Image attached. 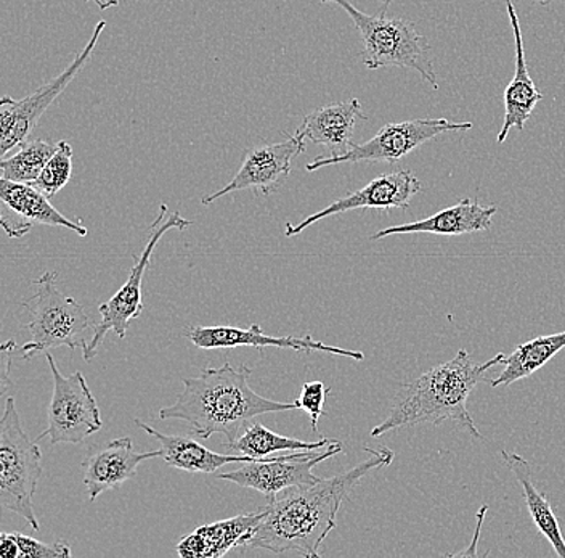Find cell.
I'll list each match as a JSON object with an SVG mask.
<instances>
[{
	"label": "cell",
	"instance_id": "6da1fadb",
	"mask_svg": "<svg viewBox=\"0 0 565 558\" xmlns=\"http://www.w3.org/2000/svg\"><path fill=\"white\" fill-rule=\"evenodd\" d=\"M365 461L341 475L320 478L309 486L288 487L268 499L265 517L246 547L320 557L318 549L335 528V517L345 497L370 472L394 461V451L388 448H365Z\"/></svg>",
	"mask_w": 565,
	"mask_h": 558
},
{
	"label": "cell",
	"instance_id": "7a4b0ae2",
	"mask_svg": "<svg viewBox=\"0 0 565 558\" xmlns=\"http://www.w3.org/2000/svg\"><path fill=\"white\" fill-rule=\"evenodd\" d=\"M250 376L253 370L245 364L238 369L228 362L218 369H203L201 376L182 380L183 391L174 404L159 411V419L182 420L203 440L224 434L233 443L256 417L298 409L296 401H271L257 394L250 388Z\"/></svg>",
	"mask_w": 565,
	"mask_h": 558
},
{
	"label": "cell",
	"instance_id": "3957f363",
	"mask_svg": "<svg viewBox=\"0 0 565 558\" xmlns=\"http://www.w3.org/2000/svg\"><path fill=\"white\" fill-rule=\"evenodd\" d=\"M504 359L507 356L500 352L487 362L475 364L466 349H459L454 359L439 364L406 385L391 414L371 430V436H383L392 430L408 429L423 423L440 425L451 420L468 430L472 436L482 438L475 419L469 414L468 399L486 373L494 366H503Z\"/></svg>",
	"mask_w": 565,
	"mask_h": 558
},
{
	"label": "cell",
	"instance_id": "277c9868",
	"mask_svg": "<svg viewBox=\"0 0 565 558\" xmlns=\"http://www.w3.org/2000/svg\"><path fill=\"white\" fill-rule=\"evenodd\" d=\"M323 3H334L341 7L359 30L362 36V56L369 70L398 69L413 70L419 73L426 83L439 90L436 70L430 60V45L423 34L418 33L412 21L391 19L386 12L380 15H369L356 9L351 0H320Z\"/></svg>",
	"mask_w": 565,
	"mask_h": 558
},
{
	"label": "cell",
	"instance_id": "5b68a950",
	"mask_svg": "<svg viewBox=\"0 0 565 558\" xmlns=\"http://www.w3.org/2000/svg\"><path fill=\"white\" fill-rule=\"evenodd\" d=\"M56 278L55 272H44L34 281V295L23 303L31 316L26 324L31 340L20 349L23 359L47 355L60 346L76 351L77 346L83 348L88 341L84 338L90 328L86 310L76 299L60 292Z\"/></svg>",
	"mask_w": 565,
	"mask_h": 558
},
{
	"label": "cell",
	"instance_id": "8992f818",
	"mask_svg": "<svg viewBox=\"0 0 565 558\" xmlns=\"http://www.w3.org/2000/svg\"><path fill=\"white\" fill-rule=\"evenodd\" d=\"M42 452L21 425L15 398H7L0 420V505L39 531L34 494L42 475Z\"/></svg>",
	"mask_w": 565,
	"mask_h": 558
},
{
	"label": "cell",
	"instance_id": "52a82bcc",
	"mask_svg": "<svg viewBox=\"0 0 565 558\" xmlns=\"http://www.w3.org/2000/svg\"><path fill=\"white\" fill-rule=\"evenodd\" d=\"M169 208L166 204L159 207L158 218L151 224L150 236H148L147 245L141 250V254L137 257L136 264L130 270L129 277L126 284L116 292L115 296L98 306L100 313V323L95 325L94 335L90 340L83 346V356L86 360H92L97 356L98 348L104 343L106 335L109 331L118 335L121 340L126 338L127 328H129L130 320L137 319L143 309V302H141V281H143L145 272L150 266L151 256L157 250L159 240L162 239L172 229H186L193 224L190 219H185L182 214L168 213Z\"/></svg>",
	"mask_w": 565,
	"mask_h": 558
},
{
	"label": "cell",
	"instance_id": "ba28073f",
	"mask_svg": "<svg viewBox=\"0 0 565 558\" xmlns=\"http://www.w3.org/2000/svg\"><path fill=\"white\" fill-rule=\"evenodd\" d=\"M47 362L51 366L53 379L52 399L47 412L49 425L35 441L39 443L49 436L52 446L84 443L92 434L104 429L97 401L83 372L76 370L71 376H63L52 352H47Z\"/></svg>",
	"mask_w": 565,
	"mask_h": 558
},
{
	"label": "cell",
	"instance_id": "9c48e42d",
	"mask_svg": "<svg viewBox=\"0 0 565 558\" xmlns=\"http://www.w3.org/2000/svg\"><path fill=\"white\" fill-rule=\"evenodd\" d=\"M469 129H472V123H454L445 118L388 123L381 127L376 136L371 137L369 143L353 144L351 150L341 157L313 158L306 169L313 172L324 166L341 165V162H391V165H395L416 148L436 139L440 134Z\"/></svg>",
	"mask_w": 565,
	"mask_h": 558
},
{
	"label": "cell",
	"instance_id": "30bf717a",
	"mask_svg": "<svg viewBox=\"0 0 565 558\" xmlns=\"http://www.w3.org/2000/svg\"><path fill=\"white\" fill-rule=\"evenodd\" d=\"M105 28L106 21H98L84 51L73 60L65 72L53 77L51 83L44 84L21 101H13L9 95H3L0 101V155L2 157H6L13 148H18V145L26 143L41 116L65 92L71 81L77 76V73L84 69L88 59L94 54Z\"/></svg>",
	"mask_w": 565,
	"mask_h": 558
},
{
	"label": "cell",
	"instance_id": "8fae6325",
	"mask_svg": "<svg viewBox=\"0 0 565 558\" xmlns=\"http://www.w3.org/2000/svg\"><path fill=\"white\" fill-rule=\"evenodd\" d=\"M341 451L342 444L334 440L327 451H298L288 455H270L263 461L246 462L243 467L232 472L221 473L218 478L259 491L271 499L288 487L309 486L317 483L320 478L313 473V468Z\"/></svg>",
	"mask_w": 565,
	"mask_h": 558
},
{
	"label": "cell",
	"instance_id": "7c38bea8",
	"mask_svg": "<svg viewBox=\"0 0 565 558\" xmlns=\"http://www.w3.org/2000/svg\"><path fill=\"white\" fill-rule=\"evenodd\" d=\"M303 151H306V137L300 136L299 133L286 137L282 143L249 148L235 178L230 180L224 189L204 197L201 203L211 204L212 201L230 193L242 192V190H254L263 196L275 192L282 180L291 175L292 160Z\"/></svg>",
	"mask_w": 565,
	"mask_h": 558
},
{
	"label": "cell",
	"instance_id": "4fadbf2b",
	"mask_svg": "<svg viewBox=\"0 0 565 558\" xmlns=\"http://www.w3.org/2000/svg\"><path fill=\"white\" fill-rule=\"evenodd\" d=\"M419 192H422V182L409 169L388 172V175L371 180L362 189L334 200L330 207L318 211L316 214H310L309 218L302 219L298 224L286 222L285 236L302 234L307 228L317 224L321 219L360 210V208H377V210L398 208V210H408L409 200Z\"/></svg>",
	"mask_w": 565,
	"mask_h": 558
},
{
	"label": "cell",
	"instance_id": "5bb4252c",
	"mask_svg": "<svg viewBox=\"0 0 565 558\" xmlns=\"http://www.w3.org/2000/svg\"><path fill=\"white\" fill-rule=\"evenodd\" d=\"M0 224L10 239H21L31 232L34 225L68 229L79 236L88 234L83 222L73 221L60 213L49 197L31 183L0 179Z\"/></svg>",
	"mask_w": 565,
	"mask_h": 558
},
{
	"label": "cell",
	"instance_id": "9a60e30c",
	"mask_svg": "<svg viewBox=\"0 0 565 558\" xmlns=\"http://www.w3.org/2000/svg\"><path fill=\"white\" fill-rule=\"evenodd\" d=\"M189 340L196 348L207 349V351L250 346V348L259 349L285 348L299 352H328V355L344 356V358L353 360L365 359L362 351H351V349L327 345V343L313 340L310 335H306V337H270V335L264 334L259 324L249 325V328L228 327V325L190 327Z\"/></svg>",
	"mask_w": 565,
	"mask_h": 558
},
{
	"label": "cell",
	"instance_id": "2e32d148",
	"mask_svg": "<svg viewBox=\"0 0 565 558\" xmlns=\"http://www.w3.org/2000/svg\"><path fill=\"white\" fill-rule=\"evenodd\" d=\"M161 457V450L137 452L134 450L132 438H118L109 441L104 448L88 451L84 461V486L90 501L97 499L106 491L115 489L129 482L137 473L141 462Z\"/></svg>",
	"mask_w": 565,
	"mask_h": 558
},
{
	"label": "cell",
	"instance_id": "e0dca14e",
	"mask_svg": "<svg viewBox=\"0 0 565 558\" xmlns=\"http://www.w3.org/2000/svg\"><path fill=\"white\" fill-rule=\"evenodd\" d=\"M508 15H510L512 34H514L515 69L511 83L504 91V123L498 133V144L508 139L512 127L524 130L525 123L532 116L536 104L543 101L545 95L536 90L535 83L529 74L527 62H525L524 41H522L521 23H519L518 10L512 0H507Z\"/></svg>",
	"mask_w": 565,
	"mask_h": 558
},
{
	"label": "cell",
	"instance_id": "ac0fdd59",
	"mask_svg": "<svg viewBox=\"0 0 565 558\" xmlns=\"http://www.w3.org/2000/svg\"><path fill=\"white\" fill-rule=\"evenodd\" d=\"M494 214H497V207L494 204L492 207H482V204L476 203V201L462 199L455 207L445 208V210L439 211L434 217L383 229V231L371 235V240L405 234L447 236L476 234V232L487 231L492 225Z\"/></svg>",
	"mask_w": 565,
	"mask_h": 558
},
{
	"label": "cell",
	"instance_id": "d6986e66",
	"mask_svg": "<svg viewBox=\"0 0 565 558\" xmlns=\"http://www.w3.org/2000/svg\"><path fill=\"white\" fill-rule=\"evenodd\" d=\"M359 119L369 122L359 98L324 105L303 118L298 133L310 143L330 150V157H341L352 148V136Z\"/></svg>",
	"mask_w": 565,
	"mask_h": 558
},
{
	"label": "cell",
	"instance_id": "ffe728a7",
	"mask_svg": "<svg viewBox=\"0 0 565 558\" xmlns=\"http://www.w3.org/2000/svg\"><path fill=\"white\" fill-rule=\"evenodd\" d=\"M265 510L242 514L227 520L211 523L194 529L192 535L177 544V556L182 558H218L235 547H245L253 538Z\"/></svg>",
	"mask_w": 565,
	"mask_h": 558
},
{
	"label": "cell",
	"instance_id": "44dd1931",
	"mask_svg": "<svg viewBox=\"0 0 565 558\" xmlns=\"http://www.w3.org/2000/svg\"><path fill=\"white\" fill-rule=\"evenodd\" d=\"M137 427H140L145 433L158 441L161 446V457L166 464L171 465L183 472L190 473H210L217 472L218 468L228 464H246V462L257 461L249 455H225L207 450L203 444L198 443L193 438L172 436L154 430L153 427L136 420Z\"/></svg>",
	"mask_w": 565,
	"mask_h": 558
},
{
	"label": "cell",
	"instance_id": "7402d4cb",
	"mask_svg": "<svg viewBox=\"0 0 565 558\" xmlns=\"http://www.w3.org/2000/svg\"><path fill=\"white\" fill-rule=\"evenodd\" d=\"M501 457H503L504 464L514 473L518 482L521 483L530 517H532L536 528L550 540L556 556L565 558V539L563 531H561L559 520H557L545 494L540 493L536 486L533 485L532 470H530L529 462L522 455L510 451H501Z\"/></svg>",
	"mask_w": 565,
	"mask_h": 558
},
{
	"label": "cell",
	"instance_id": "603a6c76",
	"mask_svg": "<svg viewBox=\"0 0 565 558\" xmlns=\"http://www.w3.org/2000/svg\"><path fill=\"white\" fill-rule=\"evenodd\" d=\"M565 348V331L533 338L524 345H519L503 362V370L497 379L490 381V387H510L515 381L527 379L536 370L543 369L557 352Z\"/></svg>",
	"mask_w": 565,
	"mask_h": 558
},
{
	"label": "cell",
	"instance_id": "cb8c5ba5",
	"mask_svg": "<svg viewBox=\"0 0 565 558\" xmlns=\"http://www.w3.org/2000/svg\"><path fill=\"white\" fill-rule=\"evenodd\" d=\"M334 440L321 438L316 443L310 441L295 440V438L281 436V434L271 432L263 423H253L246 425L245 433L236 438V441L228 443V450L242 452V454L249 455V457L263 461V459L270 457L277 452H298V451H317L327 444L333 443Z\"/></svg>",
	"mask_w": 565,
	"mask_h": 558
},
{
	"label": "cell",
	"instance_id": "d4e9b609",
	"mask_svg": "<svg viewBox=\"0 0 565 558\" xmlns=\"http://www.w3.org/2000/svg\"><path fill=\"white\" fill-rule=\"evenodd\" d=\"M58 145L45 143V140H26L18 145L17 154L10 158H3L0 162L2 178L20 183H33L44 171L45 165L53 157Z\"/></svg>",
	"mask_w": 565,
	"mask_h": 558
},
{
	"label": "cell",
	"instance_id": "484cf974",
	"mask_svg": "<svg viewBox=\"0 0 565 558\" xmlns=\"http://www.w3.org/2000/svg\"><path fill=\"white\" fill-rule=\"evenodd\" d=\"M56 145L58 147H56L55 154L45 165L44 171L31 183L35 189L44 192L49 199L55 197L60 190L65 189V186H68L71 176H73V147L65 143V140Z\"/></svg>",
	"mask_w": 565,
	"mask_h": 558
},
{
	"label": "cell",
	"instance_id": "4316f807",
	"mask_svg": "<svg viewBox=\"0 0 565 558\" xmlns=\"http://www.w3.org/2000/svg\"><path fill=\"white\" fill-rule=\"evenodd\" d=\"M328 393H330V388L323 381H307V383H303L302 390H300L298 401H296L298 409L310 417L313 433L320 432L318 430V420L327 415L323 406Z\"/></svg>",
	"mask_w": 565,
	"mask_h": 558
},
{
	"label": "cell",
	"instance_id": "83f0119b",
	"mask_svg": "<svg viewBox=\"0 0 565 558\" xmlns=\"http://www.w3.org/2000/svg\"><path fill=\"white\" fill-rule=\"evenodd\" d=\"M13 535H15L18 547H20V557L18 558H70L73 556L66 540L45 544L31 538V536L21 535V533H13Z\"/></svg>",
	"mask_w": 565,
	"mask_h": 558
},
{
	"label": "cell",
	"instance_id": "f1b7e54d",
	"mask_svg": "<svg viewBox=\"0 0 565 558\" xmlns=\"http://www.w3.org/2000/svg\"><path fill=\"white\" fill-rule=\"evenodd\" d=\"M17 341L9 340L3 343L2 348H0V364H2V394L6 393L7 388H9L10 379V367H12L13 351H15Z\"/></svg>",
	"mask_w": 565,
	"mask_h": 558
},
{
	"label": "cell",
	"instance_id": "f546056e",
	"mask_svg": "<svg viewBox=\"0 0 565 558\" xmlns=\"http://www.w3.org/2000/svg\"><path fill=\"white\" fill-rule=\"evenodd\" d=\"M0 557H20V547H18L15 535H13V533H2V535H0Z\"/></svg>",
	"mask_w": 565,
	"mask_h": 558
},
{
	"label": "cell",
	"instance_id": "4dcf8cb0",
	"mask_svg": "<svg viewBox=\"0 0 565 558\" xmlns=\"http://www.w3.org/2000/svg\"><path fill=\"white\" fill-rule=\"evenodd\" d=\"M486 512H487V505H483V507L480 508L479 514H477V520H479V522H477L475 540H472L471 547H469V549H466L465 552L457 554V556H477V550H476L477 539H479V536H480V526H482L483 515H486Z\"/></svg>",
	"mask_w": 565,
	"mask_h": 558
},
{
	"label": "cell",
	"instance_id": "1f68e13d",
	"mask_svg": "<svg viewBox=\"0 0 565 558\" xmlns=\"http://www.w3.org/2000/svg\"><path fill=\"white\" fill-rule=\"evenodd\" d=\"M86 2H90V0H86ZM92 2L97 3L98 9L102 10V12H105V10L113 9V7L119 6V0H92Z\"/></svg>",
	"mask_w": 565,
	"mask_h": 558
},
{
	"label": "cell",
	"instance_id": "d6a6232c",
	"mask_svg": "<svg viewBox=\"0 0 565 558\" xmlns=\"http://www.w3.org/2000/svg\"><path fill=\"white\" fill-rule=\"evenodd\" d=\"M535 2L539 3V6L547 7L551 6V3H565V0H535Z\"/></svg>",
	"mask_w": 565,
	"mask_h": 558
},
{
	"label": "cell",
	"instance_id": "836d02e7",
	"mask_svg": "<svg viewBox=\"0 0 565 558\" xmlns=\"http://www.w3.org/2000/svg\"><path fill=\"white\" fill-rule=\"evenodd\" d=\"M380 2L383 3L384 7H388L392 2H395V0H380Z\"/></svg>",
	"mask_w": 565,
	"mask_h": 558
}]
</instances>
